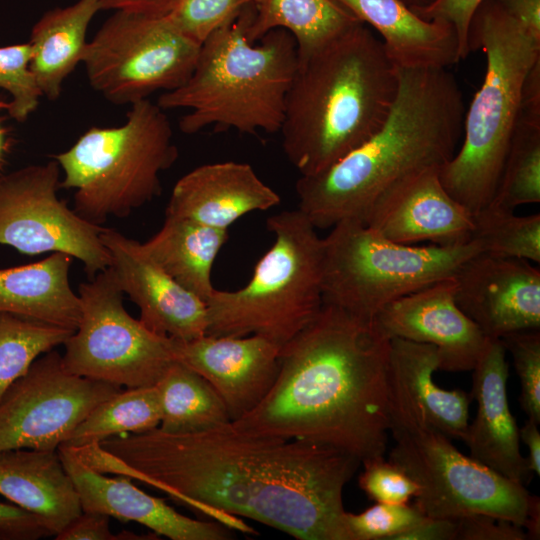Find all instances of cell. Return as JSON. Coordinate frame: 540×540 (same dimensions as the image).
I'll use <instances>...</instances> for the list:
<instances>
[{"label":"cell","instance_id":"cell-23","mask_svg":"<svg viewBox=\"0 0 540 540\" xmlns=\"http://www.w3.org/2000/svg\"><path fill=\"white\" fill-rule=\"evenodd\" d=\"M439 168L425 170L400 187L368 225L399 244L430 241L455 246L472 240L473 214L442 185Z\"/></svg>","mask_w":540,"mask_h":540},{"label":"cell","instance_id":"cell-20","mask_svg":"<svg viewBox=\"0 0 540 540\" xmlns=\"http://www.w3.org/2000/svg\"><path fill=\"white\" fill-rule=\"evenodd\" d=\"M506 352L500 338L488 337L472 369L476 416L461 440L470 457L525 486L533 473L520 451L519 428L508 404Z\"/></svg>","mask_w":540,"mask_h":540},{"label":"cell","instance_id":"cell-27","mask_svg":"<svg viewBox=\"0 0 540 540\" xmlns=\"http://www.w3.org/2000/svg\"><path fill=\"white\" fill-rule=\"evenodd\" d=\"M99 10L100 0H78L47 11L33 26L30 70L42 96L59 98L64 80L83 60L88 26Z\"/></svg>","mask_w":540,"mask_h":540},{"label":"cell","instance_id":"cell-32","mask_svg":"<svg viewBox=\"0 0 540 540\" xmlns=\"http://www.w3.org/2000/svg\"><path fill=\"white\" fill-rule=\"evenodd\" d=\"M539 201L540 114L520 112L495 194L488 205L515 211L520 205Z\"/></svg>","mask_w":540,"mask_h":540},{"label":"cell","instance_id":"cell-48","mask_svg":"<svg viewBox=\"0 0 540 540\" xmlns=\"http://www.w3.org/2000/svg\"><path fill=\"white\" fill-rule=\"evenodd\" d=\"M523 528L527 530V539L540 538V499L536 495H530Z\"/></svg>","mask_w":540,"mask_h":540},{"label":"cell","instance_id":"cell-45","mask_svg":"<svg viewBox=\"0 0 540 540\" xmlns=\"http://www.w3.org/2000/svg\"><path fill=\"white\" fill-rule=\"evenodd\" d=\"M534 39L540 42V0H496Z\"/></svg>","mask_w":540,"mask_h":540},{"label":"cell","instance_id":"cell-9","mask_svg":"<svg viewBox=\"0 0 540 540\" xmlns=\"http://www.w3.org/2000/svg\"><path fill=\"white\" fill-rule=\"evenodd\" d=\"M322 241L323 303L367 321L391 302L453 278L482 252L473 239L455 246L399 244L354 220L338 222Z\"/></svg>","mask_w":540,"mask_h":540},{"label":"cell","instance_id":"cell-26","mask_svg":"<svg viewBox=\"0 0 540 540\" xmlns=\"http://www.w3.org/2000/svg\"><path fill=\"white\" fill-rule=\"evenodd\" d=\"M72 261L54 252L35 263L0 269V312L75 331L81 304L70 284Z\"/></svg>","mask_w":540,"mask_h":540},{"label":"cell","instance_id":"cell-29","mask_svg":"<svg viewBox=\"0 0 540 540\" xmlns=\"http://www.w3.org/2000/svg\"><path fill=\"white\" fill-rule=\"evenodd\" d=\"M255 16L247 37L259 41L274 29L295 39L298 61L360 22L333 0H254Z\"/></svg>","mask_w":540,"mask_h":540},{"label":"cell","instance_id":"cell-42","mask_svg":"<svg viewBox=\"0 0 540 540\" xmlns=\"http://www.w3.org/2000/svg\"><path fill=\"white\" fill-rule=\"evenodd\" d=\"M54 538L56 540L142 539L139 535L127 531H122L119 534L112 533L109 516L91 511H82Z\"/></svg>","mask_w":540,"mask_h":540},{"label":"cell","instance_id":"cell-19","mask_svg":"<svg viewBox=\"0 0 540 540\" xmlns=\"http://www.w3.org/2000/svg\"><path fill=\"white\" fill-rule=\"evenodd\" d=\"M58 453L76 487L82 511L137 522L172 540H226L232 537V530L220 522L187 517L164 499L139 489L128 476L107 477L66 447L60 446Z\"/></svg>","mask_w":540,"mask_h":540},{"label":"cell","instance_id":"cell-1","mask_svg":"<svg viewBox=\"0 0 540 540\" xmlns=\"http://www.w3.org/2000/svg\"><path fill=\"white\" fill-rule=\"evenodd\" d=\"M78 455L243 534L257 533L239 517L299 540H351L343 491L361 462L330 445L255 434L230 421L197 432L117 435Z\"/></svg>","mask_w":540,"mask_h":540},{"label":"cell","instance_id":"cell-3","mask_svg":"<svg viewBox=\"0 0 540 540\" xmlns=\"http://www.w3.org/2000/svg\"><path fill=\"white\" fill-rule=\"evenodd\" d=\"M399 72L381 128L326 170L297 180L298 209L315 228L343 220L368 226L400 187L457 151L465 107L455 77L447 68Z\"/></svg>","mask_w":540,"mask_h":540},{"label":"cell","instance_id":"cell-39","mask_svg":"<svg viewBox=\"0 0 540 540\" xmlns=\"http://www.w3.org/2000/svg\"><path fill=\"white\" fill-rule=\"evenodd\" d=\"M359 487L376 503L407 504L419 493L418 484L399 466L376 456L361 462Z\"/></svg>","mask_w":540,"mask_h":540},{"label":"cell","instance_id":"cell-16","mask_svg":"<svg viewBox=\"0 0 540 540\" xmlns=\"http://www.w3.org/2000/svg\"><path fill=\"white\" fill-rule=\"evenodd\" d=\"M101 240L111 258L109 267L123 293L138 306L145 327L179 341L207 334L206 303L157 265L140 242L107 227Z\"/></svg>","mask_w":540,"mask_h":540},{"label":"cell","instance_id":"cell-31","mask_svg":"<svg viewBox=\"0 0 540 540\" xmlns=\"http://www.w3.org/2000/svg\"><path fill=\"white\" fill-rule=\"evenodd\" d=\"M160 421L155 385L121 389L95 406L60 446L75 449L99 444L109 437L155 429Z\"/></svg>","mask_w":540,"mask_h":540},{"label":"cell","instance_id":"cell-50","mask_svg":"<svg viewBox=\"0 0 540 540\" xmlns=\"http://www.w3.org/2000/svg\"><path fill=\"white\" fill-rule=\"evenodd\" d=\"M4 151H5L4 131L0 127V167H1L2 158H3V155H4Z\"/></svg>","mask_w":540,"mask_h":540},{"label":"cell","instance_id":"cell-44","mask_svg":"<svg viewBox=\"0 0 540 540\" xmlns=\"http://www.w3.org/2000/svg\"><path fill=\"white\" fill-rule=\"evenodd\" d=\"M457 524L454 519L425 516L418 524L403 532L395 540H456Z\"/></svg>","mask_w":540,"mask_h":540},{"label":"cell","instance_id":"cell-36","mask_svg":"<svg viewBox=\"0 0 540 540\" xmlns=\"http://www.w3.org/2000/svg\"><path fill=\"white\" fill-rule=\"evenodd\" d=\"M254 0H176L163 16L181 33L202 44Z\"/></svg>","mask_w":540,"mask_h":540},{"label":"cell","instance_id":"cell-8","mask_svg":"<svg viewBox=\"0 0 540 540\" xmlns=\"http://www.w3.org/2000/svg\"><path fill=\"white\" fill-rule=\"evenodd\" d=\"M271 248L249 282L235 291L215 289L206 302L207 334L261 335L283 346L322 307L323 241L298 208L267 219Z\"/></svg>","mask_w":540,"mask_h":540},{"label":"cell","instance_id":"cell-4","mask_svg":"<svg viewBox=\"0 0 540 540\" xmlns=\"http://www.w3.org/2000/svg\"><path fill=\"white\" fill-rule=\"evenodd\" d=\"M399 68L363 23L298 61L281 129L282 148L301 176L320 173L386 121Z\"/></svg>","mask_w":540,"mask_h":540},{"label":"cell","instance_id":"cell-25","mask_svg":"<svg viewBox=\"0 0 540 540\" xmlns=\"http://www.w3.org/2000/svg\"><path fill=\"white\" fill-rule=\"evenodd\" d=\"M0 494L36 516L51 536L82 512L78 492L58 450L0 451Z\"/></svg>","mask_w":540,"mask_h":540},{"label":"cell","instance_id":"cell-11","mask_svg":"<svg viewBox=\"0 0 540 540\" xmlns=\"http://www.w3.org/2000/svg\"><path fill=\"white\" fill-rule=\"evenodd\" d=\"M111 267L79 286L81 318L64 343L65 368L78 376L125 388L155 385L176 361L173 339L133 318Z\"/></svg>","mask_w":540,"mask_h":540},{"label":"cell","instance_id":"cell-38","mask_svg":"<svg viewBox=\"0 0 540 540\" xmlns=\"http://www.w3.org/2000/svg\"><path fill=\"white\" fill-rule=\"evenodd\" d=\"M424 517L414 504L376 503L358 514L346 511L345 522L351 540H395Z\"/></svg>","mask_w":540,"mask_h":540},{"label":"cell","instance_id":"cell-17","mask_svg":"<svg viewBox=\"0 0 540 540\" xmlns=\"http://www.w3.org/2000/svg\"><path fill=\"white\" fill-rule=\"evenodd\" d=\"M282 346L261 335L173 339V355L201 375L223 400L231 421L254 409L273 386Z\"/></svg>","mask_w":540,"mask_h":540},{"label":"cell","instance_id":"cell-24","mask_svg":"<svg viewBox=\"0 0 540 540\" xmlns=\"http://www.w3.org/2000/svg\"><path fill=\"white\" fill-rule=\"evenodd\" d=\"M374 28L399 69L447 68L460 58L453 27L419 17L403 0H333Z\"/></svg>","mask_w":540,"mask_h":540},{"label":"cell","instance_id":"cell-35","mask_svg":"<svg viewBox=\"0 0 540 540\" xmlns=\"http://www.w3.org/2000/svg\"><path fill=\"white\" fill-rule=\"evenodd\" d=\"M31 57L29 42L0 47V88L11 96L6 108L18 122H24L38 108L42 97L30 70Z\"/></svg>","mask_w":540,"mask_h":540},{"label":"cell","instance_id":"cell-30","mask_svg":"<svg viewBox=\"0 0 540 540\" xmlns=\"http://www.w3.org/2000/svg\"><path fill=\"white\" fill-rule=\"evenodd\" d=\"M155 386L161 410L158 428L165 432H197L231 421L214 388L181 362L174 361Z\"/></svg>","mask_w":540,"mask_h":540},{"label":"cell","instance_id":"cell-18","mask_svg":"<svg viewBox=\"0 0 540 540\" xmlns=\"http://www.w3.org/2000/svg\"><path fill=\"white\" fill-rule=\"evenodd\" d=\"M374 322L389 339L435 346L443 371H472L488 341L457 305L454 277L391 302Z\"/></svg>","mask_w":540,"mask_h":540},{"label":"cell","instance_id":"cell-28","mask_svg":"<svg viewBox=\"0 0 540 540\" xmlns=\"http://www.w3.org/2000/svg\"><path fill=\"white\" fill-rule=\"evenodd\" d=\"M227 239L228 230L165 216L161 229L141 245L169 276L206 303L215 291L212 267Z\"/></svg>","mask_w":540,"mask_h":540},{"label":"cell","instance_id":"cell-43","mask_svg":"<svg viewBox=\"0 0 540 540\" xmlns=\"http://www.w3.org/2000/svg\"><path fill=\"white\" fill-rule=\"evenodd\" d=\"M51 536L39 519L26 510L0 502V540H34Z\"/></svg>","mask_w":540,"mask_h":540},{"label":"cell","instance_id":"cell-22","mask_svg":"<svg viewBox=\"0 0 540 540\" xmlns=\"http://www.w3.org/2000/svg\"><path fill=\"white\" fill-rule=\"evenodd\" d=\"M279 203L280 196L248 163L217 162L198 166L176 182L165 216L228 230L241 217Z\"/></svg>","mask_w":540,"mask_h":540},{"label":"cell","instance_id":"cell-37","mask_svg":"<svg viewBox=\"0 0 540 540\" xmlns=\"http://www.w3.org/2000/svg\"><path fill=\"white\" fill-rule=\"evenodd\" d=\"M512 355L520 381L519 403L528 418L540 424V332L521 330L500 338Z\"/></svg>","mask_w":540,"mask_h":540},{"label":"cell","instance_id":"cell-12","mask_svg":"<svg viewBox=\"0 0 540 540\" xmlns=\"http://www.w3.org/2000/svg\"><path fill=\"white\" fill-rule=\"evenodd\" d=\"M200 47L163 15L116 10L87 43L82 62L95 91L132 105L183 85Z\"/></svg>","mask_w":540,"mask_h":540},{"label":"cell","instance_id":"cell-2","mask_svg":"<svg viewBox=\"0 0 540 540\" xmlns=\"http://www.w3.org/2000/svg\"><path fill=\"white\" fill-rule=\"evenodd\" d=\"M389 338L374 321L322 304L280 352L276 380L237 428L384 456L390 432Z\"/></svg>","mask_w":540,"mask_h":540},{"label":"cell","instance_id":"cell-34","mask_svg":"<svg viewBox=\"0 0 540 540\" xmlns=\"http://www.w3.org/2000/svg\"><path fill=\"white\" fill-rule=\"evenodd\" d=\"M474 216L472 239L483 253L540 262V214L517 216L486 206Z\"/></svg>","mask_w":540,"mask_h":540},{"label":"cell","instance_id":"cell-10","mask_svg":"<svg viewBox=\"0 0 540 540\" xmlns=\"http://www.w3.org/2000/svg\"><path fill=\"white\" fill-rule=\"evenodd\" d=\"M395 444L389 460L419 486L414 505L427 517L486 514L523 527L530 493L470 456L450 438L413 417L390 414Z\"/></svg>","mask_w":540,"mask_h":540},{"label":"cell","instance_id":"cell-7","mask_svg":"<svg viewBox=\"0 0 540 540\" xmlns=\"http://www.w3.org/2000/svg\"><path fill=\"white\" fill-rule=\"evenodd\" d=\"M177 157L167 115L144 99L131 105L125 123L90 128L54 159L64 174L59 188L76 190L73 210L101 225L160 195V173Z\"/></svg>","mask_w":540,"mask_h":540},{"label":"cell","instance_id":"cell-46","mask_svg":"<svg viewBox=\"0 0 540 540\" xmlns=\"http://www.w3.org/2000/svg\"><path fill=\"white\" fill-rule=\"evenodd\" d=\"M176 0H100L102 10H125L151 15L165 14Z\"/></svg>","mask_w":540,"mask_h":540},{"label":"cell","instance_id":"cell-41","mask_svg":"<svg viewBox=\"0 0 540 540\" xmlns=\"http://www.w3.org/2000/svg\"><path fill=\"white\" fill-rule=\"evenodd\" d=\"M456 540H526L524 528L509 520L486 514H473L454 519Z\"/></svg>","mask_w":540,"mask_h":540},{"label":"cell","instance_id":"cell-6","mask_svg":"<svg viewBox=\"0 0 540 540\" xmlns=\"http://www.w3.org/2000/svg\"><path fill=\"white\" fill-rule=\"evenodd\" d=\"M469 48L483 50L485 74L465 111L462 144L438 174L446 191L476 215L495 194L540 42L496 0H484L470 25Z\"/></svg>","mask_w":540,"mask_h":540},{"label":"cell","instance_id":"cell-13","mask_svg":"<svg viewBox=\"0 0 540 540\" xmlns=\"http://www.w3.org/2000/svg\"><path fill=\"white\" fill-rule=\"evenodd\" d=\"M59 175L54 160L0 176V244L26 255L68 254L93 277L111 264L101 240L105 227L82 218L58 198Z\"/></svg>","mask_w":540,"mask_h":540},{"label":"cell","instance_id":"cell-40","mask_svg":"<svg viewBox=\"0 0 540 540\" xmlns=\"http://www.w3.org/2000/svg\"><path fill=\"white\" fill-rule=\"evenodd\" d=\"M484 0H434L424 7L411 8L425 20H442L449 23L457 36L461 60L471 52L469 31L472 19Z\"/></svg>","mask_w":540,"mask_h":540},{"label":"cell","instance_id":"cell-33","mask_svg":"<svg viewBox=\"0 0 540 540\" xmlns=\"http://www.w3.org/2000/svg\"><path fill=\"white\" fill-rule=\"evenodd\" d=\"M74 330L0 312V398L42 354L64 345Z\"/></svg>","mask_w":540,"mask_h":540},{"label":"cell","instance_id":"cell-21","mask_svg":"<svg viewBox=\"0 0 540 540\" xmlns=\"http://www.w3.org/2000/svg\"><path fill=\"white\" fill-rule=\"evenodd\" d=\"M439 370L435 346L390 338L388 357L389 415L420 420L447 437L462 439L469 419L471 394L439 387L433 374Z\"/></svg>","mask_w":540,"mask_h":540},{"label":"cell","instance_id":"cell-15","mask_svg":"<svg viewBox=\"0 0 540 540\" xmlns=\"http://www.w3.org/2000/svg\"><path fill=\"white\" fill-rule=\"evenodd\" d=\"M454 280L457 305L485 336L540 328V271L527 260L480 252Z\"/></svg>","mask_w":540,"mask_h":540},{"label":"cell","instance_id":"cell-47","mask_svg":"<svg viewBox=\"0 0 540 540\" xmlns=\"http://www.w3.org/2000/svg\"><path fill=\"white\" fill-rule=\"evenodd\" d=\"M539 423L528 418L524 425L519 429V438L527 449L528 456L526 457L529 469L532 473L540 475V432L538 429Z\"/></svg>","mask_w":540,"mask_h":540},{"label":"cell","instance_id":"cell-5","mask_svg":"<svg viewBox=\"0 0 540 540\" xmlns=\"http://www.w3.org/2000/svg\"><path fill=\"white\" fill-rule=\"evenodd\" d=\"M254 16L253 2L215 30L201 44L188 80L158 97L164 111L189 110L179 120L183 133L211 126L250 135L280 131L298 65L297 45L284 29L250 42L247 31Z\"/></svg>","mask_w":540,"mask_h":540},{"label":"cell","instance_id":"cell-14","mask_svg":"<svg viewBox=\"0 0 540 540\" xmlns=\"http://www.w3.org/2000/svg\"><path fill=\"white\" fill-rule=\"evenodd\" d=\"M121 389L69 372L55 350L42 354L0 398V451L58 450L95 406Z\"/></svg>","mask_w":540,"mask_h":540},{"label":"cell","instance_id":"cell-49","mask_svg":"<svg viewBox=\"0 0 540 540\" xmlns=\"http://www.w3.org/2000/svg\"><path fill=\"white\" fill-rule=\"evenodd\" d=\"M410 8L424 7L434 0H403Z\"/></svg>","mask_w":540,"mask_h":540}]
</instances>
